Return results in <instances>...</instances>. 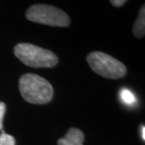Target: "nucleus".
Wrapping results in <instances>:
<instances>
[{
    "mask_svg": "<svg viewBox=\"0 0 145 145\" xmlns=\"http://www.w3.org/2000/svg\"><path fill=\"white\" fill-rule=\"evenodd\" d=\"M6 112V105L4 103L0 102V131L3 130V120Z\"/></svg>",
    "mask_w": 145,
    "mask_h": 145,
    "instance_id": "nucleus-9",
    "label": "nucleus"
},
{
    "mask_svg": "<svg viewBox=\"0 0 145 145\" xmlns=\"http://www.w3.org/2000/svg\"><path fill=\"white\" fill-rule=\"evenodd\" d=\"M121 97L122 99L123 100V102L127 104L134 103L135 102V96L133 95V93H131L130 90L127 89H123L121 92Z\"/></svg>",
    "mask_w": 145,
    "mask_h": 145,
    "instance_id": "nucleus-8",
    "label": "nucleus"
},
{
    "mask_svg": "<svg viewBox=\"0 0 145 145\" xmlns=\"http://www.w3.org/2000/svg\"><path fill=\"white\" fill-rule=\"evenodd\" d=\"M16 57L27 66L51 68L58 62V58L51 51L28 43H20L14 48Z\"/></svg>",
    "mask_w": 145,
    "mask_h": 145,
    "instance_id": "nucleus-2",
    "label": "nucleus"
},
{
    "mask_svg": "<svg viewBox=\"0 0 145 145\" xmlns=\"http://www.w3.org/2000/svg\"><path fill=\"white\" fill-rule=\"evenodd\" d=\"M142 137H143V140H145V127L143 126L142 127Z\"/></svg>",
    "mask_w": 145,
    "mask_h": 145,
    "instance_id": "nucleus-11",
    "label": "nucleus"
},
{
    "mask_svg": "<svg viewBox=\"0 0 145 145\" xmlns=\"http://www.w3.org/2000/svg\"><path fill=\"white\" fill-rule=\"evenodd\" d=\"M133 33L135 37L142 38L145 34V8L144 5L140 8L139 16L133 26Z\"/></svg>",
    "mask_w": 145,
    "mask_h": 145,
    "instance_id": "nucleus-6",
    "label": "nucleus"
},
{
    "mask_svg": "<svg viewBox=\"0 0 145 145\" xmlns=\"http://www.w3.org/2000/svg\"><path fill=\"white\" fill-rule=\"evenodd\" d=\"M85 140L84 133L78 128L71 127L66 135L57 141L58 145H83Z\"/></svg>",
    "mask_w": 145,
    "mask_h": 145,
    "instance_id": "nucleus-5",
    "label": "nucleus"
},
{
    "mask_svg": "<svg viewBox=\"0 0 145 145\" xmlns=\"http://www.w3.org/2000/svg\"><path fill=\"white\" fill-rule=\"evenodd\" d=\"M86 61L93 72L103 78L119 79L127 73V68L123 63L104 52H90Z\"/></svg>",
    "mask_w": 145,
    "mask_h": 145,
    "instance_id": "nucleus-3",
    "label": "nucleus"
},
{
    "mask_svg": "<svg viewBox=\"0 0 145 145\" xmlns=\"http://www.w3.org/2000/svg\"><path fill=\"white\" fill-rule=\"evenodd\" d=\"M28 20L49 26L67 27L70 20L67 14L62 10L45 4H35L30 7L26 12Z\"/></svg>",
    "mask_w": 145,
    "mask_h": 145,
    "instance_id": "nucleus-4",
    "label": "nucleus"
},
{
    "mask_svg": "<svg viewBox=\"0 0 145 145\" xmlns=\"http://www.w3.org/2000/svg\"><path fill=\"white\" fill-rule=\"evenodd\" d=\"M125 3H126L125 0H111L110 1V3L114 7H119L123 6Z\"/></svg>",
    "mask_w": 145,
    "mask_h": 145,
    "instance_id": "nucleus-10",
    "label": "nucleus"
},
{
    "mask_svg": "<svg viewBox=\"0 0 145 145\" xmlns=\"http://www.w3.org/2000/svg\"><path fill=\"white\" fill-rule=\"evenodd\" d=\"M19 89L24 99L32 104L49 103L53 96L52 85L34 73H25L19 80Z\"/></svg>",
    "mask_w": 145,
    "mask_h": 145,
    "instance_id": "nucleus-1",
    "label": "nucleus"
},
{
    "mask_svg": "<svg viewBox=\"0 0 145 145\" xmlns=\"http://www.w3.org/2000/svg\"><path fill=\"white\" fill-rule=\"evenodd\" d=\"M0 145H16L15 138L3 131L0 134Z\"/></svg>",
    "mask_w": 145,
    "mask_h": 145,
    "instance_id": "nucleus-7",
    "label": "nucleus"
}]
</instances>
